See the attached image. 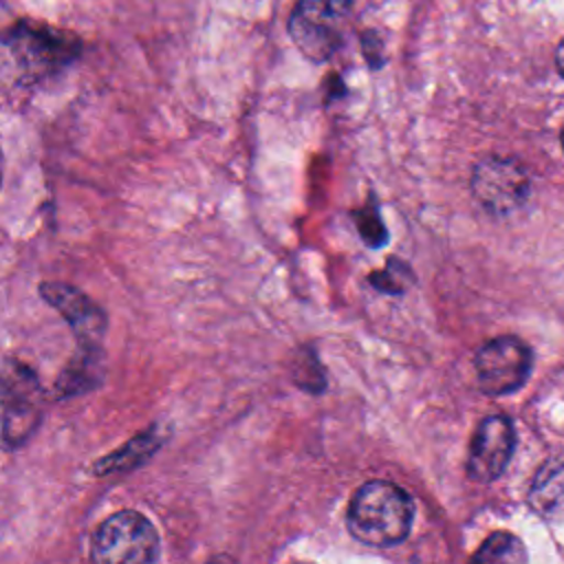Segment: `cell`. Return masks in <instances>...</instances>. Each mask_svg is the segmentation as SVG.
Segmentation results:
<instances>
[{
  "label": "cell",
  "mask_w": 564,
  "mask_h": 564,
  "mask_svg": "<svg viewBox=\"0 0 564 564\" xmlns=\"http://www.w3.org/2000/svg\"><path fill=\"white\" fill-rule=\"evenodd\" d=\"M352 0H297L289 18V33L304 57L326 62L341 42Z\"/></svg>",
  "instance_id": "cell-5"
},
{
  "label": "cell",
  "mask_w": 564,
  "mask_h": 564,
  "mask_svg": "<svg viewBox=\"0 0 564 564\" xmlns=\"http://www.w3.org/2000/svg\"><path fill=\"white\" fill-rule=\"evenodd\" d=\"M4 48L20 77L33 82L68 66L79 55L82 42L48 24L20 22L4 35Z\"/></svg>",
  "instance_id": "cell-3"
},
{
  "label": "cell",
  "mask_w": 564,
  "mask_h": 564,
  "mask_svg": "<svg viewBox=\"0 0 564 564\" xmlns=\"http://www.w3.org/2000/svg\"><path fill=\"white\" fill-rule=\"evenodd\" d=\"M161 542L154 524L139 511L108 516L93 533L90 560L101 564H150L159 560Z\"/></svg>",
  "instance_id": "cell-4"
},
{
  "label": "cell",
  "mask_w": 564,
  "mask_h": 564,
  "mask_svg": "<svg viewBox=\"0 0 564 564\" xmlns=\"http://www.w3.org/2000/svg\"><path fill=\"white\" fill-rule=\"evenodd\" d=\"M555 66H557L560 75L564 77V37L560 40V44H557V51H555Z\"/></svg>",
  "instance_id": "cell-15"
},
{
  "label": "cell",
  "mask_w": 564,
  "mask_h": 564,
  "mask_svg": "<svg viewBox=\"0 0 564 564\" xmlns=\"http://www.w3.org/2000/svg\"><path fill=\"white\" fill-rule=\"evenodd\" d=\"M562 150H564V128H562Z\"/></svg>",
  "instance_id": "cell-17"
},
{
  "label": "cell",
  "mask_w": 564,
  "mask_h": 564,
  "mask_svg": "<svg viewBox=\"0 0 564 564\" xmlns=\"http://www.w3.org/2000/svg\"><path fill=\"white\" fill-rule=\"evenodd\" d=\"M101 348L79 346L77 355L66 364V368L53 383L55 399H68L79 392L93 390L101 381Z\"/></svg>",
  "instance_id": "cell-12"
},
{
  "label": "cell",
  "mask_w": 564,
  "mask_h": 564,
  "mask_svg": "<svg viewBox=\"0 0 564 564\" xmlns=\"http://www.w3.org/2000/svg\"><path fill=\"white\" fill-rule=\"evenodd\" d=\"M474 368L478 388L485 394L500 397L516 392L529 379L531 348L513 335L489 339L476 350Z\"/></svg>",
  "instance_id": "cell-6"
},
{
  "label": "cell",
  "mask_w": 564,
  "mask_h": 564,
  "mask_svg": "<svg viewBox=\"0 0 564 564\" xmlns=\"http://www.w3.org/2000/svg\"><path fill=\"white\" fill-rule=\"evenodd\" d=\"M527 500L540 518L564 522V460H549L538 469Z\"/></svg>",
  "instance_id": "cell-11"
},
{
  "label": "cell",
  "mask_w": 564,
  "mask_h": 564,
  "mask_svg": "<svg viewBox=\"0 0 564 564\" xmlns=\"http://www.w3.org/2000/svg\"><path fill=\"white\" fill-rule=\"evenodd\" d=\"M471 189L482 207L494 214H507L524 203L529 178L516 161L489 156L474 167Z\"/></svg>",
  "instance_id": "cell-7"
},
{
  "label": "cell",
  "mask_w": 564,
  "mask_h": 564,
  "mask_svg": "<svg viewBox=\"0 0 564 564\" xmlns=\"http://www.w3.org/2000/svg\"><path fill=\"white\" fill-rule=\"evenodd\" d=\"M516 432L505 414L485 416L471 438L467 456V476L478 482L496 480L513 454Z\"/></svg>",
  "instance_id": "cell-8"
},
{
  "label": "cell",
  "mask_w": 564,
  "mask_h": 564,
  "mask_svg": "<svg viewBox=\"0 0 564 564\" xmlns=\"http://www.w3.org/2000/svg\"><path fill=\"white\" fill-rule=\"evenodd\" d=\"M357 225H359V234L364 236V240L368 245L379 247L386 240L383 225H381L375 209H361V214H357Z\"/></svg>",
  "instance_id": "cell-14"
},
{
  "label": "cell",
  "mask_w": 564,
  "mask_h": 564,
  "mask_svg": "<svg viewBox=\"0 0 564 564\" xmlns=\"http://www.w3.org/2000/svg\"><path fill=\"white\" fill-rule=\"evenodd\" d=\"M163 443H165V432H161V427L152 425V427L134 434L119 449L99 458L93 465V474L95 476H110V474H126L130 469H137L139 465L150 460L161 449Z\"/></svg>",
  "instance_id": "cell-10"
},
{
  "label": "cell",
  "mask_w": 564,
  "mask_h": 564,
  "mask_svg": "<svg viewBox=\"0 0 564 564\" xmlns=\"http://www.w3.org/2000/svg\"><path fill=\"white\" fill-rule=\"evenodd\" d=\"M414 520V502L405 489L388 480L364 482L348 505L346 524L368 546H392L405 540Z\"/></svg>",
  "instance_id": "cell-1"
},
{
  "label": "cell",
  "mask_w": 564,
  "mask_h": 564,
  "mask_svg": "<svg viewBox=\"0 0 564 564\" xmlns=\"http://www.w3.org/2000/svg\"><path fill=\"white\" fill-rule=\"evenodd\" d=\"M2 172H4V156H2V150H0V185H2Z\"/></svg>",
  "instance_id": "cell-16"
},
{
  "label": "cell",
  "mask_w": 564,
  "mask_h": 564,
  "mask_svg": "<svg viewBox=\"0 0 564 564\" xmlns=\"http://www.w3.org/2000/svg\"><path fill=\"white\" fill-rule=\"evenodd\" d=\"M40 295L68 322L79 346L101 344L108 319L104 308L97 302H93L84 291L66 282H42Z\"/></svg>",
  "instance_id": "cell-9"
},
{
  "label": "cell",
  "mask_w": 564,
  "mask_h": 564,
  "mask_svg": "<svg viewBox=\"0 0 564 564\" xmlns=\"http://www.w3.org/2000/svg\"><path fill=\"white\" fill-rule=\"evenodd\" d=\"M44 388L33 368L20 359H0V447H22L40 427Z\"/></svg>",
  "instance_id": "cell-2"
},
{
  "label": "cell",
  "mask_w": 564,
  "mask_h": 564,
  "mask_svg": "<svg viewBox=\"0 0 564 564\" xmlns=\"http://www.w3.org/2000/svg\"><path fill=\"white\" fill-rule=\"evenodd\" d=\"M527 560V551L522 546V542L507 533V531H498L491 533L480 549L474 553V562H507V564H516V562H524Z\"/></svg>",
  "instance_id": "cell-13"
}]
</instances>
